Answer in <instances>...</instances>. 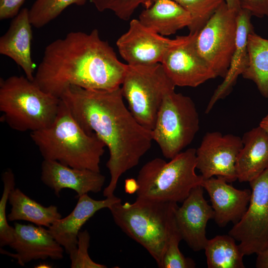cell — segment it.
Here are the masks:
<instances>
[{
  "mask_svg": "<svg viewBox=\"0 0 268 268\" xmlns=\"http://www.w3.org/2000/svg\"><path fill=\"white\" fill-rule=\"evenodd\" d=\"M60 98L80 125L87 132L94 133L107 147L106 166L110 180L103 196H114L120 177L138 165L150 148L151 131L142 126L127 108L121 87L103 90L71 85Z\"/></svg>",
  "mask_w": 268,
  "mask_h": 268,
  "instance_id": "obj_1",
  "label": "cell"
},
{
  "mask_svg": "<svg viewBox=\"0 0 268 268\" xmlns=\"http://www.w3.org/2000/svg\"><path fill=\"white\" fill-rule=\"evenodd\" d=\"M127 64L122 63L97 29L71 32L45 48L33 82L60 98L68 86L113 90L121 87Z\"/></svg>",
  "mask_w": 268,
  "mask_h": 268,
  "instance_id": "obj_2",
  "label": "cell"
},
{
  "mask_svg": "<svg viewBox=\"0 0 268 268\" xmlns=\"http://www.w3.org/2000/svg\"><path fill=\"white\" fill-rule=\"evenodd\" d=\"M30 135L44 159L100 172V160L105 145L94 133L87 132L80 125L61 99L52 124L31 132Z\"/></svg>",
  "mask_w": 268,
  "mask_h": 268,
  "instance_id": "obj_3",
  "label": "cell"
},
{
  "mask_svg": "<svg viewBox=\"0 0 268 268\" xmlns=\"http://www.w3.org/2000/svg\"><path fill=\"white\" fill-rule=\"evenodd\" d=\"M177 203L136 199L133 203L118 202L108 209L116 225L143 247L158 267L175 224Z\"/></svg>",
  "mask_w": 268,
  "mask_h": 268,
  "instance_id": "obj_4",
  "label": "cell"
},
{
  "mask_svg": "<svg viewBox=\"0 0 268 268\" xmlns=\"http://www.w3.org/2000/svg\"><path fill=\"white\" fill-rule=\"evenodd\" d=\"M60 102L26 76L0 78L1 119L14 130L32 132L48 127L56 118Z\"/></svg>",
  "mask_w": 268,
  "mask_h": 268,
  "instance_id": "obj_5",
  "label": "cell"
},
{
  "mask_svg": "<svg viewBox=\"0 0 268 268\" xmlns=\"http://www.w3.org/2000/svg\"><path fill=\"white\" fill-rule=\"evenodd\" d=\"M196 149L188 148L166 162L154 158L140 169L136 199L159 202H182L204 179L196 173Z\"/></svg>",
  "mask_w": 268,
  "mask_h": 268,
  "instance_id": "obj_6",
  "label": "cell"
},
{
  "mask_svg": "<svg viewBox=\"0 0 268 268\" xmlns=\"http://www.w3.org/2000/svg\"><path fill=\"white\" fill-rule=\"evenodd\" d=\"M121 88L132 115L142 126L151 131L164 96L174 91L175 86L161 63L127 64Z\"/></svg>",
  "mask_w": 268,
  "mask_h": 268,
  "instance_id": "obj_7",
  "label": "cell"
},
{
  "mask_svg": "<svg viewBox=\"0 0 268 268\" xmlns=\"http://www.w3.org/2000/svg\"><path fill=\"white\" fill-rule=\"evenodd\" d=\"M199 129L194 102L174 90L164 96L151 134L163 155L171 159L191 143Z\"/></svg>",
  "mask_w": 268,
  "mask_h": 268,
  "instance_id": "obj_8",
  "label": "cell"
},
{
  "mask_svg": "<svg viewBox=\"0 0 268 268\" xmlns=\"http://www.w3.org/2000/svg\"><path fill=\"white\" fill-rule=\"evenodd\" d=\"M224 2L198 32L197 48L217 77L229 67L236 38L238 12Z\"/></svg>",
  "mask_w": 268,
  "mask_h": 268,
  "instance_id": "obj_9",
  "label": "cell"
},
{
  "mask_svg": "<svg viewBox=\"0 0 268 268\" xmlns=\"http://www.w3.org/2000/svg\"><path fill=\"white\" fill-rule=\"evenodd\" d=\"M251 195L247 210L228 234L240 242L245 255L257 254L268 244V168L249 182Z\"/></svg>",
  "mask_w": 268,
  "mask_h": 268,
  "instance_id": "obj_10",
  "label": "cell"
},
{
  "mask_svg": "<svg viewBox=\"0 0 268 268\" xmlns=\"http://www.w3.org/2000/svg\"><path fill=\"white\" fill-rule=\"evenodd\" d=\"M198 33L179 36L160 63L175 86L196 87L217 77L198 52Z\"/></svg>",
  "mask_w": 268,
  "mask_h": 268,
  "instance_id": "obj_11",
  "label": "cell"
},
{
  "mask_svg": "<svg viewBox=\"0 0 268 268\" xmlns=\"http://www.w3.org/2000/svg\"><path fill=\"white\" fill-rule=\"evenodd\" d=\"M242 145L239 136L219 132L205 133L196 150L197 169L204 179L215 176L228 183L235 181V164Z\"/></svg>",
  "mask_w": 268,
  "mask_h": 268,
  "instance_id": "obj_12",
  "label": "cell"
},
{
  "mask_svg": "<svg viewBox=\"0 0 268 268\" xmlns=\"http://www.w3.org/2000/svg\"><path fill=\"white\" fill-rule=\"evenodd\" d=\"M162 36L132 19L128 30L116 42L121 56L130 65L160 63L166 52L178 41Z\"/></svg>",
  "mask_w": 268,
  "mask_h": 268,
  "instance_id": "obj_13",
  "label": "cell"
},
{
  "mask_svg": "<svg viewBox=\"0 0 268 268\" xmlns=\"http://www.w3.org/2000/svg\"><path fill=\"white\" fill-rule=\"evenodd\" d=\"M203 188L198 186L175 211L177 228L189 247L194 251L204 250L208 239L206 236L207 222L213 219L214 212L203 197Z\"/></svg>",
  "mask_w": 268,
  "mask_h": 268,
  "instance_id": "obj_14",
  "label": "cell"
},
{
  "mask_svg": "<svg viewBox=\"0 0 268 268\" xmlns=\"http://www.w3.org/2000/svg\"><path fill=\"white\" fill-rule=\"evenodd\" d=\"M14 235L9 247L15 254L0 249L1 253L14 258L17 263L24 266L26 264L37 260L51 259L61 260L64 257V248L54 238L48 229L43 226L31 224H14Z\"/></svg>",
  "mask_w": 268,
  "mask_h": 268,
  "instance_id": "obj_15",
  "label": "cell"
},
{
  "mask_svg": "<svg viewBox=\"0 0 268 268\" xmlns=\"http://www.w3.org/2000/svg\"><path fill=\"white\" fill-rule=\"evenodd\" d=\"M41 180L59 197L64 189L74 191L76 198L100 192L105 177L100 172L72 168L58 161L44 159L41 166Z\"/></svg>",
  "mask_w": 268,
  "mask_h": 268,
  "instance_id": "obj_16",
  "label": "cell"
},
{
  "mask_svg": "<svg viewBox=\"0 0 268 268\" xmlns=\"http://www.w3.org/2000/svg\"><path fill=\"white\" fill-rule=\"evenodd\" d=\"M77 199L78 201L73 210L48 228L50 233L69 255L76 249L78 233L83 225L98 211L109 208L121 201L120 198L115 196L102 200H95L85 194Z\"/></svg>",
  "mask_w": 268,
  "mask_h": 268,
  "instance_id": "obj_17",
  "label": "cell"
},
{
  "mask_svg": "<svg viewBox=\"0 0 268 268\" xmlns=\"http://www.w3.org/2000/svg\"><path fill=\"white\" fill-rule=\"evenodd\" d=\"M201 186L207 192L214 212L213 219L219 227L239 222L246 213L251 190H238L224 179L211 177L204 179Z\"/></svg>",
  "mask_w": 268,
  "mask_h": 268,
  "instance_id": "obj_18",
  "label": "cell"
},
{
  "mask_svg": "<svg viewBox=\"0 0 268 268\" xmlns=\"http://www.w3.org/2000/svg\"><path fill=\"white\" fill-rule=\"evenodd\" d=\"M32 26L29 9L22 8L13 17L7 32L0 38V53L12 59L23 70L25 76L33 81L35 65L31 57Z\"/></svg>",
  "mask_w": 268,
  "mask_h": 268,
  "instance_id": "obj_19",
  "label": "cell"
},
{
  "mask_svg": "<svg viewBox=\"0 0 268 268\" xmlns=\"http://www.w3.org/2000/svg\"><path fill=\"white\" fill-rule=\"evenodd\" d=\"M236 161L237 180L249 183L268 168V134L259 125L246 132Z\"/></svg>",
  "mask_w": 268,
  "mask_h": 268,
  "instance_id": "obj_20",
  "label": "cell"
},
{
  "mask_svg": "<svg viewBox=\"0 0 268 268\" xmlns=\"http://www.w3.org/2000/svg\"><path fill=\"white\" fill-rule=\"evenodd\" d=\"M251 13L240 9L237 17V32L235 48L231 58L229 67L223 80L214 91L205 109L208 114L217 101L229 94L236 82L238 77L246 69L248 61L247 40L249 34L254 31L251 22Z\"/></svg>",
  "mask_w": 268,
  "mask_h": 268,
  "instance_id": "obj_21",
  "label": "cell"
},
{
  "mask_svg": "<svg viewBox=\"0 0 268 268\" xmlns=\"http://www.w3.org/2000/svg\"><path fill=\"white\" fill-rule=\"evenodd\" d=\"M138 20L146 27L163 36L188 27L191 22L189 12L174 0H155L140 13Z\"/></svg>",
  "mask_w": 268,
  "mask_h": 268,
  "instance_id": "obj_22",
  "label": "cell"
},
{
  "mask_svg": "<svg viewBox=\"0 0 268 268\" xmlns=\"http://www.w3.org/2000/svg\"><path fill=\"white\" fill-rule=\"evenodd\" d=\"M8 202L11 206L10 212L7 215V220L10 221L24 220L49 228L62 218L56 206H45L28 197L18 188L11 191Z\"/></svg>",
  "mask_w": 268,
  "mask_h": 268,
  "instance_id": "obj_23",
  "label": "cell"
},
{
  "mask_svg": "<svg viewBox=\"0 0 268 268\" xmlns=\"http://www.w3.org/2000/svg\"><path fill=\"white\" fill-rule=\"evenodd\" d=\"M248 61L243 77L253 81L261 94L268 98V39L254 31L248 37Z\"/></svg>",
  "mask_w": 268,
  "mask_h": 268,
  "instance_id": "obj_24",
  "label": "cell"
},
{
  "mask_svg": "<svg viewBox=\"0 0 268 268\" xmlns=\"http://www.w3.org/2000/svg\"><path fill=\"white\" fill-rule=\"evenodd\" d=\"M230 235H217L208 239L204 248L208 268H244V256Z\"/></svg>",
  "mask_w": 268,
  "mask_h": 268,
  "instance_id": "obj_25",
  "label": "cell"
},
{
  "mask_svg": "<svg viewBox=\"0 0 268 268\" xmlns=\"http://www.w3.org/2000/svg\"><path fill=\"white\" fill-rule=\"evenodd\" d=\"M88 0H36L30 9L31 25L41 28L58 17L70 5H83Z\"/></svg>",
  "mask_w": 268,
  "mask_h": 268,
  "instance_id": "obj_26",
  "label": "cell"
},
{
  "mask_svg": "<svg viewBox=\"0 0 268 268\" xmlns=\"http://www.w3.org/2000/svg\"><path fill=\"white\" fill-rule=\"evenodd\" d=\"M190 14V33L199 32L225 0H174Z\"/></svg>",
  "mask_w": 268,
  "mask_h": 268,
  "instance_id": "obj_27",
  "label": "cell"
},
{
  "mask_svg": "<svg viewBox=\"0 0 268 268\" xmlns=\"http://www.w3.org/2000/svg\"><path fill=\"white\" fill-rule=\"evenodd\" d=\"M3 191L0 201V246L3 247L13 241L14 228L10 226L6 215L7 202L11 191L15 188V182L13 172L10 169L5 170L2 174Z\"/></svg>",
  "mask_w": 268,
  "mask_h": 268,
  "instance_id": "obj_28",
  "label": "cell"
},
{
  "mask_svg": "<svg viewBox=\"0 0 268 268\" xmlns=\"http://www.w3.org/2000/svg\"><path fill=\"white\" fill-rule=\"evenodd\" d=\"M182 240L177 228L176 223L170 233L169 238L158 266L160 268H194L195 261L190 258L185 257L180 251L179 244Z\"/></svg>",
  "mask_w": 268,
  "mask_h": 268,
  "instance_id": "obj_29",
  "label": "cell"
},
{
  "mask_svg": "<svg viewBox=\"0 0 268 268\" xmlns=\"http://www.w3.org/2000/svg\"><path fill=\"white\" fill-rule=\"evenodd\" d=\"M99 11H112L120 19L129 20L139 5L145 8L151 6L155 0H91Z\"/></svg>",
  "mask_w": 268,
  "mask_h": 268,
  "instance_id": "obj_30",
  "label": "cell"
},
{
  "mask_svg": "<svg viewBox=\"0 0 268 268\" xmlns=\"http://www.w3.org/2000/svg\"><path fill=\"white\" fill-rule=\"evenodd\" d=\"M90 236L87 230L80 231L78 235L76 250L69 258L72 268H106V266L94 262L90 257L88 250L90 245Z\"/></svg>",
  "mask_w": 268,
  "mask_h": 268,
  "instance_id": "obj_31",
  "label": "cell"
},
{
  "mask_svg": "<svg viewBox=\"0 0 268 268\" xmlns=\"http://www.w3.org/2000/svg\"><path fill=\"white\" fill-rule=\"evenodd\" d=\"M240 9L259 18L268 16V0H239Z\"/></svg>",
  "mask_w": 268,
  "mask_h": 268,
  "instance_id": "obj_32",
  "label": "cell"
},
{
  "mask_svg": "<svg viewBox=\"0 0 268 268\" xmlns=\"http://www.w3.org/2000/svg\"><path fill=\"white\" fill-rule=\"evenodd\" d=\"M25 0H0V19L15 17Z\"/></svg>",
  "mask_w": 268,
  "mask_h": 268,
  "instance_id": "obj_33",
  "label": "cell"
},
{
  "mask_svg": "<svg viewBox=\"0 0 268 268\" xmlns=\"http://www.w3.org/2000/svg\"><path fill=\"white\" fill-rule=\"evenodd\" d=\"M257 255L256 267L268 268V244Z\"/></svg>",
  "mask_w": 268,
  "mask_h": 268,
  "instance_id": "obj_34",
  "label": "cell"
},
{
  "mask_svg": "<svg viewBox=\"0 0 268 268\" xmlns=\"http://www.w3.org/2000/svg\"><path fill=\"white\" fill-rule=\"evenodd\" d=\"M124 189L127 194L132 195L136 193L139 189L136 180L133 178L126 179L125 181Z\"/></svg>",
  "mask_w": 268,
  "mask_h": 268,
  "instance_id": "obj_35",
  "label": "cell"
},
{
  "mask_svg": "<svg viewBox=\"0 0 268 268\" xmlns=\"http://www.w3.org/2000/svg\"><path fill=\"white\" fill-rule=\"evenodd\" d=\"M225 1L230 8L237 10L240 9L239 0H225Z\"/></svg>",
  "mask_w": 268,
  "mask_h": 268,
  "instance_id": "obj_36",
  "label": "cell"
},
{
  "mask_svg": "<svg viewBox=\"0 0 268 268\" xmlns=\"http://www.w3.org/2000/svg\"><path fill=\"white\" fill-rule=\"evenodd\" d=\"M259 126L268 134V113L262 119Z\"/></svg>",
  "mask_w": 268,
  "mask_h": 268,
  "instance_id": "obj_37",
  "label": "cell"
},
{
  "mask_svg": "<svg viewBox=\"0 0 268 268\" xmlns=\"http://www.w3.org/2000/svg\"><path fill=\"white\" fill-rule=\"evenodd\" d=\"M37 267H35L36 268H51L50 265H48L47 264H44L42 263L40 265H38L37 266Z\"/></svg>",
  "mask_w": 268,
  "mask_h": 268,
  "instance_id": "obj_38",
  "label": "cell"
}]
</instances>
